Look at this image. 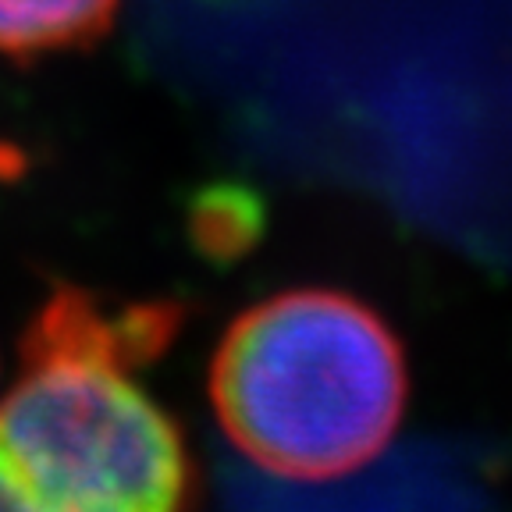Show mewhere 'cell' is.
Listing matches in <instances>:
<instances>
[{
  "label": "cell",
  "mask_w": 512,
  "mask_h": 512,
  "mask_svg": "<svg viewBox=\"0 0 512 512\" xmlns=\"http://www.w3.org/2000/svg\"><path fill=\"white\" fill-rule=\"evenodd\" d=\"M175 303L61 285L22 335L0 399V466L64 512H189V448L136 374L178 335Z\"/></svg>",
  "instance_id": "6da1fadb"
},
{
  "label": "cell",
  "mask_w": 512,
  "mask_h": 512,
  "mask_svg": "<svg viewBox=\"0 0 512 512\" xmlns=\"http://www.w3.org/2000/svg\"><path fill=\"white\" fill-rule=\"evenodd\" d=\"M409 381L392 328L335 288L249 306L210 363V402L242 456L288 480H331L388 445Z\"/></svg>",
  "instance_id": "7a4b0ae2"
},
{
  "label": "cell",
  "mask_w": 512,
  "mask_h": 512,
  "mask_svg": "<svg viewBox=\"0 0 512 512\" xmlns=\"http://www.w3.org/2000/svg\"><path fill=\"white\" fill-rule=\"evenodd\" d=\"M125 0H0V57H36L82 50L107 36Z\"/></svg>",
  "instance_id": "3957f363"
},
{
  "label": "cell",
  "mask_w": 512,
  "mask_h": 512,
  "mask_svg": "<svg viewBox=\"0 0 512 512\" xmlns=\"http://www.w3.org/2000/svg\"><path fill=\"white\" fill-rule=\"evenodd\" d=\"M256 214L249 196H235V192H221L203 203L200 217H196V232H200V246L214 249V253H239L242 246L253 242Z\"/></svg>",
  "instance_id": "277c9868"
},
{
  "label": "cell",
  "mask_w": 512,
  "mask_h": 512,
  "mask_svg": "<svg viewBox=\"0 0 512 512\" xmlns=\"http://www.w3.org/2000/svg\"><path fill=\"white\" fill-rule=\"evenodd\" d=\"M0 512H64V509L36 498L29 488H22V484L0 466Z\"/></svg>",
  "instance_id": "5b68a950"
}]
</instances>
